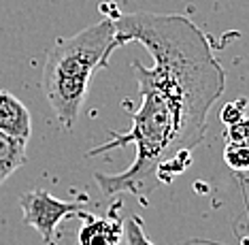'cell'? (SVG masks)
Here are the masks:
<instances>
[{
  "label": "cell",
  "instance_id": "1",
  "mask_svg": "<svg viewBox=\"0 0 249 245\" xmlns=\"http://www.w3.org/2000/svg\"><path fill=\"white\" fill-rule=\"evenodd\" d=\"M113 24L117 47L145 45L154 66L132 62L141 109L130 113L128 130L111 132L109 143L94 147L88 158L132 143L137 156L126 170L96 173L94 179L105 196L130 192L145 205L162 184L188 170L192 150L207 134L209 111L224 94L226 73L205 32L185 15L132 13Z\"/></svg>",
  "mask_w": 249,
  "mask_h": 245
},
{
  "label": "cell",
  "instance_id": "6",
  "mask_svg": "<svg viewBox=\"0 0 249 245\" xmlns=\"http://www.w3.org/2000/svg\"><path fill=\"white\" fill-rule=\"evenodd\" d=\"M26 141L0 132V186L26 162Z\"/></svg>",
  "mask_w": 249,
  "mask_h": 245
},
{
  "label": "cell",
  "instance_id": "3",
  "mask_svg": "<svg viewBox=\"0 0 249 245\" xmlns=\"http://www.w3.org/2000/svg\"><path fill=\"white\" fill-rule=\"evenodd\" d=\"M19 207L24 213V224L32 226L45 245H55V228L62 220L88 215L79 203L60 201L47 190H30L19 194Z\"/></svg>",
  "mask_w": 249,
  "mask_h": 245
},
{
  "label": "cell",
  "instance_id": "7",
  "mask_svg": "<svg viewBox=\"0 0 249 245\" xmlns=\"http://www.w3.org/2000/svg\"><path fill=\"white\" fill-rule=\"evenodd\" d=\"M124 237H126L128 245H156L145 235L143 222H141L137 215H130L128 220H124Z\"/></svg>",
  "mask_w": 249,
  "mask_h": 245
},
{
  "label": "cell",
  "instance_id": "9",
  "mask_svg": "<svg viewBox=\"0 0 249 245\" xmlns=\"http://www.w3.org/2000/svg\"><path fill=\"white\" fill-rule=\"evenodd\" d=\"M245 107H247L245 98H239V100L230 102V105H226V107H224V111H222V119H224V124H228V126H232V124L245 122Z\"/></svg>",
  "mask_w": 249,
  "mask_h": 245
},
{
  "label": "cell",
  "instance_id": "5",
  "mask_svg": "<svg viewBox=\"0 0 249 245\" xmlns=\"http://www.w3.org/2000/svg\"><path fill=\"white\" fill-rule=\"evenodd\" d=\"M0 132L26 143L32 134V115L28 107L7 90H0Z\"/></svg>",
  "mask_w": 249,
  "mask_h": 245
},
{
  "label": "cell",
  "instance_id": "2",
  "mask_svg": "<svg viewBox=\"0 0 249 245\" xmlns=\"http://www.w3.org/2000/svg\"><path fill=\"white\" fill-rule=\"evenodd\" d=\"M115 49V24L111 17L72 37L58 38L49 49L43 66V92L64 128L75 126L92 75L109 64Z\"/></svg>",
  "mask_w": 249,
  "mask_h": 245
},
{
  "label": "cell",
  "instance_id": "8",
  "mask_svg": "<svg viewBox=\"0 0 249 245\" xmlns=\"http://www.w3.org/2000/svg\"><path fill=\"white\" fill-rule=\"evenodd\" d=\"M224 158L228 162V167L236 169V170H245L249 164V156H247V145L241 143H228L224 151Z\"/></svg>",
  "mask_w": 249,
  "mask_h": 245
},
{
  "label": "cell",
  "instance_id": "4",
  "mask_svg": "<svg viewBox=\"0 0 249 245\" xmlns=\"http://www.w3.org/2000/svg\"><path fill=\"white\" fill-rule=\"evenodd\" d=\"M122 203L117 201L107 215H92L83 218V226L77 232L79 245H120L124 239V218H120Z\"/></svg>",
  "mask_w": 249,
  "mask_h": 245
}]
</instances>
